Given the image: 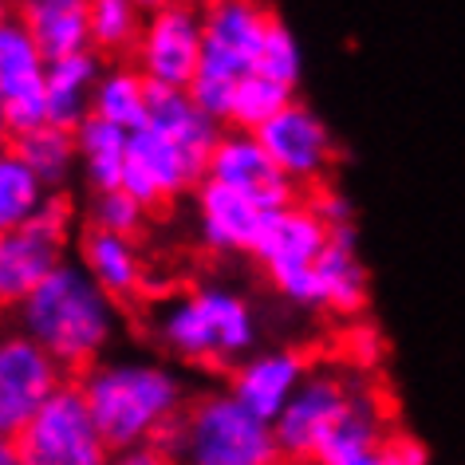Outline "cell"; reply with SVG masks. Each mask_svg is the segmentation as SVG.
<instances>
[{"instance_id":"9","label":"cell","mask_w":465,"mask_h":465,"mask_svg":"<svg viewBox=\"0 0 465 465\" xmlns=\"http://www.w3.org/2000/svg\"><path fill=\"white\" fill-rule=\"evenodd\" d=\"M363 375H351L343 367H312L304 387L292 394L284 414L272 422L276 453L288 465H312L320 441L331 434V426L347 414L355 394L363 391Z\"/></svg>"},{"instance_id":"15","label":"cell","mask_w":465,"mask_h":465,"mask_svg":"<svg viewBox=\"0 0 465 465\" xmlns=\"http://www.w3.org/2000/svg\"><path fill=\"white\" fill-rule=\"evenodd\" d=\"M205 182L237 190V193H245L269 209H284V205L296 202V185L276 170V162L269 158V150L261 146V138L249 134V131L221 134L213 158H209Z\"/></svg>"},{"instance_id":"4","label":"cell","mask_w":465,"mask_h":465,"mask_svg":"<svg viewBox=\"0 0 465 465\" xmlns=\"http://www.w3.org/2000/svg\"><path fill=\"white\" fill-rule=\"evenodd\" d=\"M178 465H264L281 461L272 426L249 414L229 391H205L185 402L162 441Z\"/></svg>"},{"instance_id":"12","label":"cell","mask_w":465,"mask_h":465,"mask_svg":"<svg viewBox=\"0 0 465 465\" xmlns=\"http://www.w3.org/2000/svg\"><path fill=\"white\" fill-rule=\"evenodd\" d=\"M67 382L64 367L20 328L0 331V438H16Z\"/></svg>"},{"instance_id":"36","label":"cell","mask_w":465,"mask_h":465,"mask_svg":"<svg viewBox=\"0 0 465 465\" xmlns=\"http://www.w3.org/2000/svg\"><path fill=\"white\" fill-rule=\"evenodd\" d=\"M355 465H382V450L371 453V458H363V461H355Z\"/></svg>"},{"instance_id":"37","label":"cell","mask_w":465,"mask_h":465,"mask_svg":"<svg viewBox=\"0 0 465 465\" xmlns=\"http://www.w3.org/2000/svg\"><path fill=\"white\" fill-rule=\"evenodd\" d=\"M25 5V0H0V13H5V8H20Z\"/></svg>"},{"instance_id":"28","label":"cell","mask_w":465,"mask_h":465,"mask_svg":"<svg viewBox=\"0 0 465 465\" xmlns=\"http://www.w3.org/2000/svg\"><path fill=\"white\" fill-rule=\"evenodd\" d=\"M288 103H292V87L276 84V79L252 72L237 84L229 99V111H225V126L229 131H249L257 134L264 123L272 119V114H281Z\"/></svg>"},{"instance_id":"16","label":"cell","mask_w":465,"mask_h":465,"mask_svg":"<svg viewBox=\"0 0 465 465\" xmlns=\"http://www.w3.org/2000/svg\"><path fill=\"white\" fill-rule=\"evenodd\" d=\"M272 213L276 209L252 202V197L237 190H225V185H213V182L197 185V205H193L197 237L213 252H249L252 257Z\"/></svg>"},{"instance_id":"27","label":"cell","mask_w":465,"mask_h":465,"mask_svg":"<svg viewBox=\"0 0 465 465\" xmlns=\"http://www.w3.org/2000/svg\"><path fill=\"white\" fill-rule=\"evenodd\" d=\"M48 202V190L13 146L0 150V232L28 225Z\"/></svg>"},{"instance_id":"3","label":"cell","mask_w":465,"mask_h":465,"mask_svg":"<svg viewBox=\"0 0 465 465\" xmlns=\"http://www.w3.org/2000/svg\"><path fill=\"white\" fill-rule=\"evenodd\" d=\"M154 335L173 359L190 367H237L241 359L257 351V312L232 288H190L173 296L154 320Z\"/></svg>"},{"instance_id":"33","label":"cell","mask_w":465,"mask_h":465,"mask_svg":"<svg viewBox=\"0 0 465 465\" xmlns=\"http://www.w3.org/2000/svg\"><path fill=\"white\" fill-rule=\"evenodd\" d=\"M0 465H20L16 438H0Z\"/></svg>"},{"instance_id":"35","label":"cell","mask_w":465,"mask_h":465,"mask_svg":"<svg viewBox=\"0 0 465 465\" xmlns=\"http://www.w3.org/2000/svg\"><path fill=\"white\" fill-rule=\"evenodd\" d=\"M138 8H143L146 16H154V13H162V8H170V5H178V0H134Z\"/></svg>"},{"instance_id":"19","label":"cell","mask_w":465,"mask_h":465,"mask_svg":"<svg viewBox=\"0 0 465 465\" xmlns=\"http://www.w3.org/2000/svg\"><path fill=\"white\" fill-rule=\"evenodd\" d=\"M103 75V60L95 52H79L52 60L44 72V103H48V123L75 131L84 119H91V99H95Z\"/></svg>"},{"instance_id":"26","label":"cell","mask_w":465,"mask_h":465,"mask_svg":"<svg viewBox=\"0 0 465 465\" xmlns=\"http://www.w3.org/2000/svg\"><path fill=\"white\" fill-rule=\"evenodd\" d=\"M87 28L95 55H134L138 36L146 28V13L134 0H87Z\"/></svg>"},{"instance_id":"6","label":"cell","mask_w":465,"mask_h":465,"mask_svg":"<svg viewBox=\"0 0 465 465\" xmlns=\"http://www.w3.org/2000/svg\"><path fill=\"white\" fill-rule=\"evenodd\" d=\"M331 237L335 232L312 209V202H292L269 217L252 257H257L264 276L276 284V292L284 300H292L296 308H312L316 264L323 257V249L331 245Z\"/></svg>"},{"instance_id":"18","label":"cell","mask_w":465,"mask_h":465,"mask_svg":"<svg viewBox=\"0 0 465 465\" xmlns=\"http://www.w3.org/2000/svg\"><path fill=\"white\" fill-rule=\"evenodd\" d=\"M79 264H84V272L114 304L143 296V288H146L143 249H138L134 237H123V232L87 229L84 237H79Z\"/></svg>"},{"instance_id":"30","label":"cell","mask_w":465,"mask_h":465,"mask_svg":"<svg viewBox=\"0 0 465 465\" xmlns=\"http://www.w3.org/2000/svg\"><path fill=\"white\" fill-rule=\"evenodd\" d=\"M257 72L269 75V79H276V84H284V87H292V91H296V84H300V44H296L292 32L281 25V20H272L269 36H264Z\"/></svg>"},{"instance_id":"22","label":"cell","mask_w":465,"mask_h":465,"mask_svg":"<svg viewBox=\"0 0 465 465\" xmlns=\"http://www.w3.org/2000/svg\"><path fill=\"white\" fill-rule=\"evenodd\" d=\"M48 55L32 40L16 13H0V103H16L44 91Z\"/></svg>"},{"instance_id":"2","label":"cell","mask_w":465,"mask_h":465,"mask_svg":"<svg viewBox=\"0 0 465 465\" xmlns=\"http://www.w3.org/2000/svg\"><path fill=\"white\" fill-rule=\"evenodd\" d=\"M16 328L40 343L64 375H84L107 355L119 331V304L84 272V264L64 261L16 308Z\"/></svg>"},{"instance_id":"31","label":"cell","mask_w":465,"mask_h":465,"mask_svg":"<svg viewBox=\"0 0 465 465\" xmlns=\"http://www.w3.org/2000/svg\"><path fill=\"white\" fill-rule=\"evenodd\" d=\"M382 465H430V453L418 438L394 430V434L387 438V446H382Z\"/></svg>"},{"instance_id":"24","label":"cell","mask_w":465,"mask_h":465,"mask_svg":"<svg viewBox=\"0 0 465 465\" xmlns=\"http://www.w3.org/2000/svg\"><path fill=\"white\" fill-rule=\"evenodd\" d=\"M13 150L28 162V170L44 182L48 193H64V185L75 178L79 170V143H75V131L67 126H36L28 134H16L13 138Z\"/></svg>"},{"instance_id":"25","label":"cell","mask_w":465,"mask_h":465,"mask_svg":"<svg viewBox=\"0 0 465 465\" xmlns=\"http://www.w3.org/2000/svg\"><path fill=\"white\" fill-rule=\"evenodd\" d=\"M91 114L126 134L143 131L150 119V84L138 75V67H103Z\"/></svg>"},{"instance_id":"7","label":"cell","mask_w":465,"mask_h":465,"mask_svg":"<svg viewBox=\"0 0 465 465\" xmlns=\"http://www.w3.org/2000/svg\"><path fill=\"white\" fill-rule=\"evenodd\" d=\"M72 202L64 193H48L40 213L20 229L0 232V312L20 308L48 276L64 264V249L72 241Z\"/></svg>"},{"instance_id":"11","label":"cell","mask_w":465,"mask_h":465,"mask_svg":"<svg viewBox=\"0 0 465 465\" xmlns=\"http://www.w3.org/2000/svg\"><path fill=\"white\" fill-rule=\"evenodd\" d=\"M205 170H209L205 158H197L190 146H182L178 138H170L166 131L146 123L143 131L131 134L123 190L134 193L146 209H154L197 190L205 182Z\"/></svg>"},{"instance_id":"14","label":"cell","mask_w":465,"mask_h":465,"mask_svg":"<svg viewBox=\"0 0 465 465\" xmlns=\"http://www.w3.org/2000/svg\"><path fill=\"white\" fill-rule=\"evenodd\" d=\"M308 355L296 347H269V351H252L229 371V394L245 406L249 414H257L261 422H276L284 414V406L292 402V394L304 387L308 379Z\"/></svg>"},{"instance_id":"21","label":"cell","mask_w":465,"mask_h":465,"mask_svg":"<svg viewBox=\"0 0 465 465\" xmlns=\"http://www.w3.org/2000/svg\"><path fill=\"white\" fill-rule=\"evenodd\" d=\"M16 16L25 20L32 40L48 55V64L64 60V55L91 52L87 0H25V5L16 8Z\"/></svg>"},{"instance_id":"1","label":"cell","mask_w":465,"mask_h":465,"mask_svg":"<svg viewBox=\"0 0 465 465\" xmlns=\"http://www.w3.org/2000/svg\"><path fill=\"white\" fill-rule=\"evenodd\" d=\"M75 387L114 453L162 446L190 402L185 382L154 359H103Z\"/></svg>"},{"instance_id":"32","label":"cell","mask_w":465,"mask_h":465,"mask_svg":"<svg viewBox=\"0 0 465 465\" xmlns=\"http://www.w3.org/2000/svg\"><path fill=\"white\" fill-rule=\"evenodd\" d=\"M111 465H178L162 446H143V450H126V453H114Z\"/></svg>"},{"instance_id":"23","label":"cell","mask_w":465,"mask_h":465,"mask_svg":"<svg viewBox=\"0 0 465 465\" xmlns=\"http://www.w3.org/2000/svg\"><path fill=\"white\" fill-rule=\"evenodd\" d=\"M75 143H79V173L91 182V190L95 193L123 190L131 134L91 114V119H84L75 126Z\"/></svg>"},{"instance_id":"10","label":"cell","mask_w":465,"mask_h":465,"mask_svg":"<svg viewBox=\"0 0 465 465\" xmlns=\"http://www.w3.org/2000/svg\"><path fill=\"white\" fill-rule=\"evenodd\" d=\"M202 5L178 0V5L146 16V28L134 48V67L150 87L190 91L197 67H202Z\"/></svg>"},{"instance_id":"5","label":"cell","mask_w":465,"mask_h":465,"mask_svg":"<svg viewBox=\"0 0 465 465\" xmlns=\"http://www.w3.org/2000/svg\"><path fill=\"white\" fill-rule=\"evenodd\" d=\"M272 13L261 0H205L202 5V67L190 87L193 103L225 126V111L237 84L257 72Z\"/></svg>"},{"instance_id":"20","label":"cell","mask_w":465,"mask_h":465,"mask_svg":"<svg viewBox=\"0 0 465 465\" xmlns=\"http://www.w3.org/2000/svg\"><path fill=\"white\" fill-rule=\"evenodd\" d=\"M367 304V269L355 252V232H335L316 264V296L312 308L331 316H355Z\"/></svg>"},{"instance_id":"8","label":"cell","mask_w":465,"mask_h":465,"mask_svg":"<svg viewBox=\"0 0 465 465\" xmlns=\"http://www.w3.org/2000/svg\"><path fill=\"white\" fill-rule=\"evenodd\" d=\"M20 465H111L114 450L91 418L84 394L72 379L36 411L16 434Z\"/></svg>"},{"instance_id":"17","label":"cell","mask_w":465,"mask_h":465,"mask_svg":"<svg viewBox=\"0 0 465 465\" xmlns=\"http://www.w3.org/2000/svg\"><path fill=\"white\" fill-rule=\"evenodd\" d=\"M391 434L394 430H391L387 406H382L375 387L363 382V391L355 394V402L347 406V414L331 426V434L320 441L312 465H355V461L371 458V453H379L387 446Z\"/></svg>"},{"instance_id":"13","label":"cell","mask_w":465,"mask_h":465,"mask_svg":"<svg viewBox=\"0 0 465 465\" xmlns=\"http://www.w3.org/2000/svg\"><path fill=\"white\" fill-rule=\"evenodd\" d=\"M257 138L276 162V170L292 185H316L335 162V143H331L328 123L296 99L281 114H272L257 131Z\"/></svg>"},{"instance_id":"34","label":"cell","mask_w":465,"mask_h":465,"mask_svg":"<svg viewBox=\"0 0 465 465\" xmlns=\"http://www.w3.org/2000/svg\"><path fill=\"white\" fill-rule=\"evenodd\" d=\"M13 146V126H8V114H5V103H0V150Z\"/></svg>"},{"instance_id":"29","label":"cell","mask_w":465,"mask_h":465,"mask_svg":"<svg viewBox=\"0 0 465 465\" xmlns=\"http://www.w3.org/2000/svg\"><path fill=\"white\" fill-rule=\"evenodd\" d=\"M143 221H146V205L138 202L134 193H126V190L95 193V202H91V229L134 237V232L143 229Z\"/></svg>"},{"instance_id":"38","label":"cell","mask_w":465,"mask_h":465,"mask_svg":"<svg viewBox=\"0 0 465 465\" xmlns=\"http://www.w3.org/2000/svg\"><path fill=\"white\" fill-rule=\"evenodd\" d=\"M264 465H288V461H264Z\"/></svg>"}]
</instances>
